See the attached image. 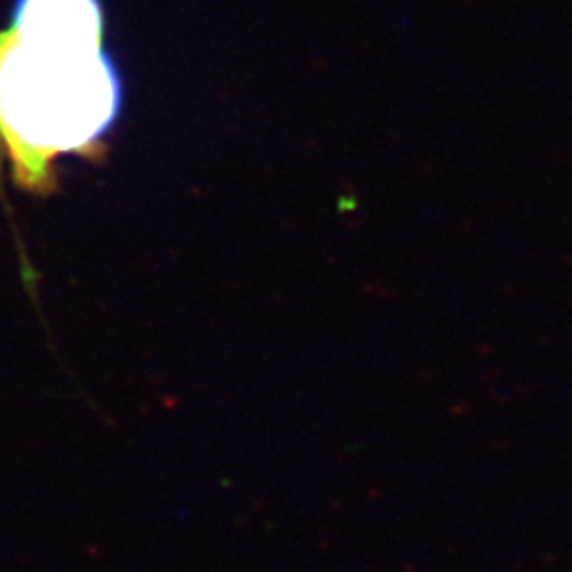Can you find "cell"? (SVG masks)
Masks as SVG:
<instances>
[{
	"label": "cell",
	"mask_w": 572,
	"mask_h": 572,
	"mask_svg": "<svg viewBox=\"0 0 572 572\" xmlns=\"http://www.w3.org/2000/svg\"><path fill=\"white\" fill-rule=\"evenodd\" d=\"M102 0H15L0 33V151L26 189L62 155H87L124 106Z\"/></svg>",
	"instance_id": "1"
}]
</instances>
